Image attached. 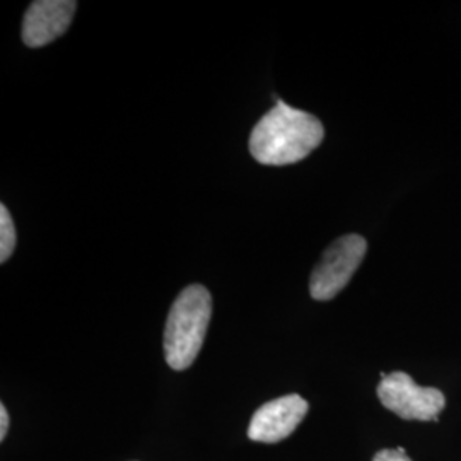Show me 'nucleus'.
Segmentation results:
<instances>
[{
    "instance_id": "nucleus-1",
    "label": "nucleus",
    "mask_w": 461,
    "mask_h": 461,
    "mask_svg": "<svg viewBox=\"0 0 461 461\" xmlns=\"http://www.w3.org/2000/svg\"><path fill=\"white\" fill-rule=\"evenodd\" d=\"M323 137V123L316 116L279 99L251 131L249 152L262 165H293L308 158Z\"/></svg>"
},
{
    "instance_id": "nucleus-2",
    "label": "nucleus",
    "mask_w": 461,
    "mask_h": 461,
    "mask_svg": "<svg viewBox=\"0 0 461 461\" xmlns=\"http://www.w3.org/2000/svg\"><path fill=\"white\" fill-rule=\"evenodd\" d=\"M211 316L212 297L203 285L194 284L183 289L166 321L165 356L171 369H188L197 359Z\"/></svg>"
},
{
    "instance_id": "nucleus-3",
    "label": "nucleus",
    "mask_w": 461,
    "mask_h": 461,
    "mask_svg": "<svg viewBox=\"0 0 461 461\" xmlns=\"http://www.w3.org/2000/svg\"><path fill=\"white\" fill-rule=\"evenodd\" d=\"M367 243L359 234H347L335 240L321 260L314 267L310 279V293L316 301L337 296L363 264Z\"/></svg>"
},
{
    "instance_id": "nucleus-4",
    "label": "nucleus",
    "mask_w": 461,
    "mask_h": 461,
    "mask_svg": "<svg viewBox=\"0 0 461 461\" xmlns=\"http://www.w3.org/2000/svg\"><path fill=\"white\" fill-rule=\"evenodd\" d=\"M381 403L405 420H438L446 398L438 388L419 386L407 373L381 375L378 386Z\"/></svg>"
},
{
    "instance_id": "nucleus-5",
    "label": "nucleus",
    "mask_w": 461,
    "mask_h": 461,
    "mask_svg": "<svg viewBox=\"0 0 461 461\" xmlns=\"http://www.w3.org/2000/svg\"><path fill=\"white\" fill-rule=\"evenodd\" d=\"M308 411V402L299 395L280 396L277 400L267 402L253 413L248 438L265 445L279 443L296 430Z\"/></svg>"
},
{
    "instance_id": "nucleus-6",
    "label": "nucleus",
    "mask_w": 461,
    "mask_h": 461,
    "mask_svg": "<svg viewBox=\"0 0 461 461\" xmlns=\"http://www.w3.org/2000/svg\"><path fill=\"white\" fill-rule=\"evenodd\" d=\"M77 11L74 0H36L23 21V41L30 49H40L66 33Z\"/></svg>"
},
{
    "instance_id": "nucleus-7",
    "label": "nucleus",
    "mask_w": 461,
    "mask_h": 461,
    "mask_svg": "<svg viewBox=\"0 0 461 461\" xmlns=\"http://www.w3.org/2000/svg\"><path fill=\"white\" fill-rule=\"evenodd\" d=\"M16 228L7 207L0 205V262L5 264L16 248Z\"/></svg>"
},
{
    "instance_id": "nucleus-8",
    "label": "nucleus",
    "mask_w": 461,
    "mask_h": 461,
    "mask_svg": "<svg viewBox=\"0 0 461 461\" xmlns=\"http://www.w3.org/2000/svg\"><path fill=\"white\" fill-rule=\"evenodd\" d=\"M373 461H412L402 447H396V449H383L379 451L378 455L375 456Z\"/></svg>"
},
{
    "instance_id": "nucleus-9",
    "label": "nucleus",
    "mask_w": 461,
    "mask_h": 461,
    "mask_svg": "<svg viewBox=\"0 0 461 461\" xmlns=\"http://www.w3.org/2000/svg\"><path fill=\"white\" fill-rule=\"evenodd\" d=\"M9 430V413L5 411V407H0V439L4 441Z\"/></svg>"
}]
</instances>
